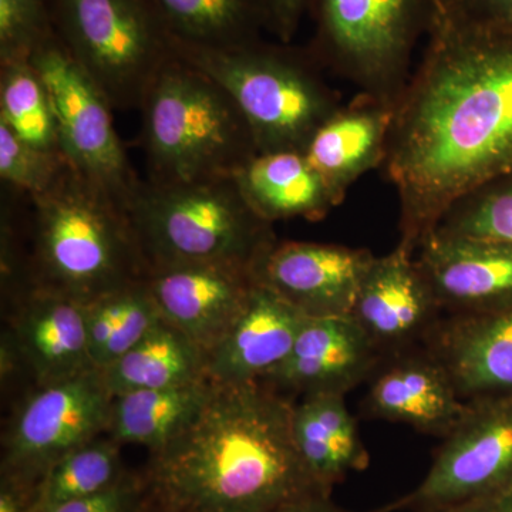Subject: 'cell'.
I'll return each mask as SVG.
<instances>
[{
    "label": "cell",
    "instance_id": "13",
    "mask_svg": "<svg viewBox=\"0 0 512 512\" xmlns=\"http://www.w3.org/2000/svg\"><path fill=\"white\" fill-rule=\"evenodd\" d=\"M375 255L318 242H276L256 265L259 284L308 318L350 316Z\"/></svg>",
    "mask_w": 512,
    "mask_h": 512
},
{
    "label": "cell",
    "instance_id": "4",
    "mask_svg": "<svg viewBox=\"0 0 512 512\" xmlns=\"http://www.w3.org/2000/svg\"><path fill=\"white\" fill-rule=\"evenodd\" d=\"M127 214L147 271L192 264L255 271L278 242L271 222L252 210L235 177L174 184L141 180Z\"/></svg>",
    "mask_w": 512,
    "mask_h": 512
},
{
    "label": "cell",
    "instance_id": "34",
    "mask_svg": "<svg viewBox=\"0 0 512 512\" xmlns=\"http://www.w3.org/2000/svg\"><path fill=\"white\" fill-rule=\"evenodd\" d=\"M461 15L487 23L512 29V0H444Z\"/></svg>",
    "mask_w": 512,
    "mask_h": 512
},
{
    "label": "cell",
    "instance_id": "23",
    "mask_svg": "<svg viewBox=\"0 0 512 512\" xmlns=\"http://www.w3.org/2000/svg\"><path fill=\"white\" fill-rule=\"evenodd\" d=\"M234 177L252 210L271 224L293 218L318 221L335 208L301 151L256 153Z\"/></svg>",
    "mask_w": 512,
    "mask_h": 512
},
{
    "label": "cell",
    "instance_id": "19",
    "mask_svg": "<svg viewBox=\"0 0 512 512\" xmlns=\"http://www.w3.org/2000/svg\"><path fill=\"white\" fill-rule=\"evenodd\" d=\"M308 316L256 281L244 312L208 357L217 384L259 382L281 365Z\"/></svg>",
    "mask_w": 512,
    "mask_h": 512
},
{
    "label": "cell",
    "instance_id": "32",
    "mask_svg": "<svg viewBox=\"0 0 512 512\" xmlns=\"http://www.w3.org/2000/svg\"><path fill=\"white\" fill-rule=\"evenodd\" d=\"M45 512H164L146 471H127L119 483L99 494L56 505Z\"/></svg>",
    "mask_w": 512,
    "mask_h": 512
},
{
    "label": "cell",
    "instance_id": "35",
    "mask_svg": "<svg viewBox=\"0 0 512 512\" xmlns=\"http://www.w3.org/2000/svg\"><path fill=\"white\" fill-rule=\"evenodd\" d=\"M35 494L25 487L0 477V512H33Z\"/></svg>",
    "mask_w": 512,
    "mask_h": 512
},
{
    "label": "cell",
    "instance_id": "3",
    "mask_svg": "<svg viewBox=\"0 0 512 512\" xmlns=\"http://www.w3.org/2000/svg\"><path fill=\"white\" fill-rule=\"evenodd\" d=\"M25 198L23 224L2 211L0 265L13 298L39 289L87 305L146 278L127 208L72 164L49 190Z\"/></svg>",
    "mask_w": 512,
    "mask_h": 512
},
{
    "label": "cell",
    "instance_id": "11",
    "mask_svg": "<svg viewBox=\"0 0 512 512\" xmlns=\"http://www.w3.org/2000/svg\"><path fill=\"white\" fill-rule=\"evenodd\" d=\"M429 473L409 494L373 512H430L487 500L512 480V394L467 400Z\"/></svg>",
    "mask_w": 512,
    "mask_h": 512
},
{
    "label": "cell",
    "instance_id": "28",
    "mask_svg": "<svg viewBox=\"0 0 512 512\" xmlns=\"http://www.w3.org/2000/svg\"><path fill=\"white\" fill-rule=\"evenodd\" d=\"M0 123L30 146L62 151L52 100L30 60L0 64Z\"/></svg>",
    "mask_w": 512,
    "mask_h": 512
},
{
    "label": "cell",
    "instance_id": "31",
    "mask_svg": "<svg viewBox=\"0 0 512 512\" xmlns=\"http://www.w3.org/2000/svg\"><path fill=\"white\" fill-rule=\"evenodd\" d=\"M53 33L50 0H0V64L30 60Z\"/></svg>",
    "mask_w": 512,
    "mask_h": 512
},
{
    "label": "cell",
    "instance_id": "16",
    "mask_svg": "<svg viewBox=\"0 0 512 512\" xmlns=\"http://www.w3.org/2000/svg\"><path fill=\"white\" fill-rule=\"evenodd\" d=\"M417 251L441 309L463 315L511 308L512 245L433 231Z\"/></svg>",
    "mask_w": 512,
    "mask_h": 512
},
{
    "label": "cell",
    "instance_id": "14",
    "mask_svg": "<svg viewBox=\"0 0 512 512\" xmlns=\"http://www.w3.org/2000/svg\"><path fill=\"white\" fill-rule=\"evenodd\" d=\"M3 322L33 387L93 372L86 305L59 293L28 289L3 302Z\"/></svg>",
    "mask_w": 512,
    "mask_h": 512
},
{
    "label": "cell",
    "instance_id": "37",
    "mask_svg": "<svg viewBox=\"0 0 512 512\" xmlns=\"http://www.w3.org/2000/svg\"><path fill=\"white\" fill-rule=\"evenodd\" d=\"M430 512H497L494 507L493 498L487 500L468 501V503L448 505Z\"/></svg>",
    "mask_w": 512,
    "mask_h": 512
},
{
    "label": "cell",
    "instance_id": "30",
    "mask_svg": "<svg viewBox=\"0 0 512 512\" xmlns=\"http://www.w3.org/2000/svg\"><path fill=\"white\" fill-rule=\"evenodd\" d=\"M62 151L30 146L0 123V178L16 194L35 197L49 190L66 170Z\"/></svg>",
    "mask_w": 512,
    "mask_h": 512
},
{
    "label": "cell",
    "instance_id": "17",
    "mask_svg": "<svg viewBox=\"0 0 512 512\" xmlns=\"http://www.w3.org/2000/svg\"><path fill=\"white\" fill-rule=\"evenodd\" d=\"M440 309L416 256L397 245L373 259L350 316L383 353L430 333Z\"/></svg>",
    "mask_w": 512,
    "mask_h": 512
},
{
    "label": "cell",
    "instance_id": "5",
    "mask_svg": "<svg viewBox=\"0 0 512 512\" xmlns=\"http://www.w3.org/2000/svg\"><path fill=\"white\" fill-rule=\"evenodd\" d=\"M140 111V144L153 183L234 177L258 153L227 90L180 57L158 74Z\"/></svg>",
    "mask_w": 512,
    "mask_h": 512
},
{
    "label": "cell",
    "instance_id": "12",
    "mask_svg": "<svg viewBox=\"0 0 512 512\" xmlns=\"http://www.w3.org/2000/svg\"><path fill=\"white\" fill-rule=\"evenodd\" d=\"M144 281L165 322L207 357L244 312L256 285L252 269L229 264L150 269Z\"/></svg>",
    "mask_w": 512,
    "mask_h": 512
},
{
    "label": "cell",
    "instance_id": "39",
    "mask_svg": "<svg viewBox=\"0 0 512 512\" xmlns=\"http://www.w3.org/2000/svg\"><path fill=\"white\" fill-rule=\"evenodd\" d=\"M165 512V511H164Z\"/></svg>",
    "mask_w": 512,
    "mask_h": 512
},
{
    "label": "cell",
    "instance_id": "25",
    "mask_svg": "<svg viewBox=\"0 0 512 512\" xmlns=\"http://www.w3.org/2000/svg\"><path fill=\"white\" fill-rule=\"evenodd\" d=\"M100 375L113 397L210 379L207 355L165 320Z\"/></svg>",
    "mask_w": 512,
    "mask_h": 512
},
{
    "label": "cell",
    "instance_id": "6",
    "mask_svg": "<svg viewBox=\"0 0 512 512\" xmlns=\"http://www.w3.org/2000/svg\"><path fill=\"white\" fill-rule=\"evenodd\" d=\"M180 59L224 87L244 114L258 153L305 151L340 109L312 57L261 39L225 49L177 42Z\"/></svg>",
    "mask_w": 512,
    "mask_h": 512
},
{
    "label": "cell",
    "instance_id": "36",
    "mask_svg": "<svg viewBox=\"0 0 512 512\" xmlns=\"http://www.w3.org/2000/svg\"><path fill=\"white\" fill-rule=\"evenodd\" d=\"M272 512H350L339 507L330 494H311L282 505Z\"/></svg>",
    "mask_w": 512,
    "mask_h": 512
},
{
    "label": "cell",
    "instance_id": "27",
    "mask_svg": "<svg viewBox=\"0 0 512 512\" xmlns=\"http://www.w3.org/2000/svg\"><path fill=\"white\" fill-rule=\"evenodd\" d=\"M127 471L121 444L103 434L70 451L47 471L37 485L33 512L99 494L119 483Z\"/></svg>",
    "mask_w": 512,
    "mask_h": 512
},
{
    "label": "cell",
    "instance_id": "10",
    "mask_svg": "<svg viewBox=\"0 0 512 512\" xmlns=\"http://www.w3.org/2000/svg\"><path fill=\"white\" fill-rule=\"evenodd\" d=\"M30 62L52 100L67 161L127 208L141 180L114 128L109 100L56 32L37 47Z\"/></svg>",
    "mask_w": 512,
    "mask_h": 512
},
{
    "label": "cell",
    "instance_id": "24",
    "mask_svg": "<svg viewBox=\"0 0 512 512\" xmlns=\"http://www.w3.org/2000/svg\"><path fill=\"white\" fill-rule=\"evenodd\" d=\"M214 389L215 383L207 379L113 397L107 436L121 446L137 444L157 453L194 423Z\"/></svg>",
    "mask_w": 512,
    "mask_h": 512
},
{
    "label": "cell",
    "instance_id": "33",
    "mask_svg": "<svg viewBox=\"0 0 512 512\" xmlns=\"http://www.w3.org/2000/svg\"><path fill=\"white\" fill-rule=\"evenodd\" d=\"M264 9L266 30L274 33L282 43H289L295 36L299 23L312 0H259Z\"/></svg>",
    "mask_w": 512,
    "mask_h": 512
},
{
    "label": "cell",
    "instance_id": "15",
    "mask_svg": "<svg viewBox=\"0 0 512 512\" xmlns=\"http://www.w3.org/2000/svg\"><path fill=\"white\" fill-rule=\"evenodd\" d=\"M380 352L352 316L309 318L288 357L259 382L285 396H346L372 375Z\"/></svg>",
    "mask_w": 512,
    "mask_h": 512
},
{
    "label": "cell",
    "instance_id": "7",
    "mask_svg": "<svg viewBox=\"0 0 512 512\" xmlns=\"http://www.w3.org/2000/svg\"><path fill=\"white\" fill-rule=\"evenodd\" d=\"M53 28L113 109L140 110L158 74L178 59L156 0H50Z\"/></svg>",
    "mask_w": 512,
    "mask_h": 512
},
{
    "label": "cell",
    "instance_id": "2",
    "mask_svg": "<svg viewBox=\"0 0 512 512\" xmlns=\"http://www.w3.org/2000/svg\"><path fill=\"white\" fill-rule=\"evenodd\" d=\"M293 400L261 382L217 384L146 470L165 512H272L320 490L292 431Z\"/></svg>",
    "mask_w": 512,
    "mask_h": 512
},
{
    "label": "cell",
    "instance_id": "18",
    "mask_svg": "<svg viewBox=\"0 0 512 512\" xmlns=\"http://www.w3.org/2000/svg\"><path fill=\"white\" fill-rule=\"evenodd\" d=\"M430 333V353L463 399L512 394V306L454 315Z\"/></svg>",
    "mask_w": 512,
    "mask_h": 512
},
{
    "label": "cell",
    "instance_id": "29",
    "mask_svg": "<svg viewBox=\"0 0 512 512\" xmlns=\"http://www.w3.org/2000/svg\"><path fill=\"white\" fill-rule=\"evenodd\" d=\"M434 231L512 245V171L458 201Z\"/></svg>",
    "mask_w": 512,
    "mask_h": 512
},
{
    "label": "cell",
    "instance_id": "21",
    "mask_svg": "<svg viewBox=\"0 0 512 512\" xmlns=\"http://www.w3.org/2000/svg\"><path fill=\"white\" fill-rule=\"evenodd\" d=\"M393 117L394 103L366 96L346 109L340 107L309 141L303 154L335 207L362 175L383 164Z\"/></svg>",
    "mask_w": 512,
    "mask_h": 512
},
{
    "label": "cell",
    "instance_id": "26",
    "mask_svg": "<svg viewBox=\"0 0 512 512\" xmlns=\"http://www.w3.org/2000/svg\"><path fill=\"white\" fill-rule=\"evenodd\" d=\"M183 45L225 49L261 39L266 29L259 0H156Z\"/></svg>",
    "mask_w": 512,
    "mask_h": 512
},
{
    "label": "cell",
    "instance_id": "22",
    "mask_svg": "<svg viewBox=\"0 0 512 512\" xmlns=\"http://www.w3.org/2000/svg\"><path fill=\"white\" fill-rule=\"evenodd\" d=\"M292 431L302 463L320 490L369 466L370 456L343 394L319 393L293 403Z\"/></svg>",
    "mask_w": 512,
    "mask_h": 512
},
{
    "label": "cell",
    "instance_id": "20",
    "mask_svg": "<svg viewBox=\"0 0 512 512\" xmlns=\"http://www.w3.org/2000/svg\"><path fill=\"white\" fill-rule=\"evenodd\" d=\"M367 412L377 419L409 424L446 437L467 412L446 367L431 353L400 356L373 380Z\"/></svg>",
    "mask_w": 512,
    "mask_h": 512
},
{
    "label": "cell",
    "instance_id": "9",
    "mask_svg": "<svg viewBox=\"0 0 512 512\" xmlns=\"http://www.w3.org/2000/svg\"><path fill=\"white\" fill-rule=\"evenodd\" d=\"M111 402L99 370L30 389L3 429L0 477L35 494L60 458L107 434Z\"/></svg>",
    "mask_w": 512,
    "mask_h": 512
},
{
    "label": "cell",
    "instance_id": "8",
    "mask_svg": "<svg viewBox=\"0 0 512 512\" xmlns=\"http://www.w3.org/2000/svg\"><path fill=\"white\" fill-rule=\"evenodd\" d=\"M440 0H312L313 52L373 99L396 103Z\"/></svg>",
    "mask_w": 512,
    "mask_h": 512
},
{
    "label": "cell",
    "instance_id": "1",
    "mask_svg": "<svg viewBox=\"0 0 512 512\" xmlns=\"http://www.w3.org/2000/svg\"><path fill=\"white\" fill-rule=\"evenodd\" d=\"M383 164L399 194V245L413 254L453 205L512 171V29L440 0Z\"/></svg>",
    "mask_w": 512,
    "mask_h": 512
},
{
    "label": "cell",
    "instance_id": "38",
    "mask_svg": "<svg viewBox=\"0 0 512 512\" xmlns=\"http://www.w3.org/2000/svg\"><path fill=\"white\" fill-rule=\"evenodd\" d=\"M493 503L497 512H512V480L500 494L495 495Z\"/></svg>",
    "mask_w": 512,
    "mask_h": 512
}]
</instances>
